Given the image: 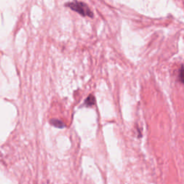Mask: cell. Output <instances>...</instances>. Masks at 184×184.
Wrapping results in <instances>:
<instances>
[{
  "mask_svg": "<svg viewBox=\"0 0 184 184\" xmlns=\"http://www.w3.org/2000/svg\"><path fill=\"white\" fill-rule=\"evenodd\" d=\"M65 6L71 9L72 10L78 12V14L82 15V16H88L91 17V18L94 17L93 12L89 9L88 5L84 3V2L78 1L69 2V3L65 4Z\"/></svg>",
  "mask_w": 184,
  "mask_h": 184,
  "instance_id": "6da1fadb",
  "label": "cell"
},
{
  "mask_svg": "<svg viewBox=\"0 0 184 184\" xmlns=\"http://www.w3.org/2000/svg\"><path fill=\"white\" fill-rule=\"evenodd\" d=\"M50 124L58 128H63L65 127V124H63L61 120H58V119H51L50 120Z\"/></svg>",
  "mask_w": 184,
  "mask_h": 184,
  "instance_id": "7a4b0ae2",
  "label": "cell"
},
{
  "mask_svg": "<svg viewBox=\"0 0 184 184\" xmlns=\"http://www.w3.org/2000/svg\"><path fill=\"white\" fill-rule=\"evenodd\" d=\"M96 102V100H95V98H94V96L92 95H89L85 101V104H86V107H91L94 105Z\"/></svg>",
  "mask_w": 184,
  "mask_h": 184,
  "instance_id": "3957f363",
  "label": "cell"
},
{
  "mask_svg": "<svg viewBox=\"0 0 184 184\" xmlns=\"http://www.w3.org/2000/svg\"><path fill=\"white\" fill-rule=\"evenodd\" d=\"M183 65H181V70H180V74H179V76H180V82H183Z\"/></svg>",
  "mask_w": 184,
  "mask_h": 184,
  "instance_id": "277c9868",
  "label": "cell"
}]
</instances>
